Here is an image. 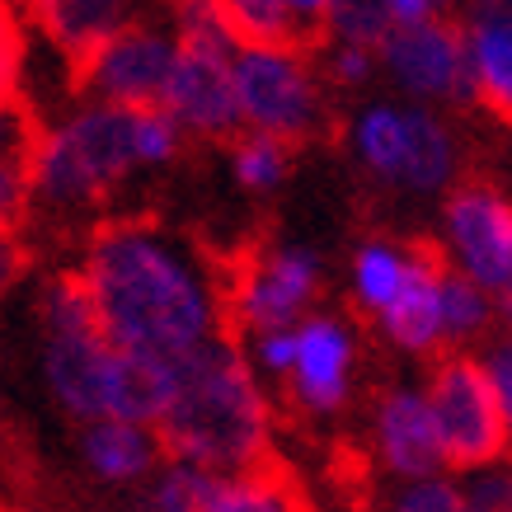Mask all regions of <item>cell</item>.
Returning a JSON list of instances; mask_svg holds the SVG:
<instances>
[{"instance_id":"obj_1","label":"cell","mask_w":512,"mask_h":512,"mask_svg":"<svg viewBox=\"0 0 512 512\" xmlns=\"http://www.w3.org/2000/svg\"><path fill=\"white\" fill-rule=\"evenodd\" d=\"M80 282L104 339L123 353L184 357L226 334V278L146 217L104 221L85 245Z\"/></svg>"},{"instance_id":"obj_2","label":"cell","mask_w":512,"mask_h":512,"mask_svg":"<svg viewBox=\"0 0 512 512\" xmlns=\"http://www.w3.org/2000/svg\"><path fill=\"white\" fill-rule=\"evenodd\" d=\"M156 433L170 461L217 480L273 461V404L235 334H217L179 357V386Z\"/></svg>"},{"instance_id":"obj_3","label":"cell","mask_w":512,"mask_h":512,"mask_svg":"<svg viewBox=\"0 0 512 512\" xmlns=\"http://www.w3.org/2000/svg\"><path fill=\"white\" fill-rule=\"evenodd\" d=\"M137 170V113L80 104L38 132L29 165L33 212H52V217L90 212L94 202H104Z\"/></svg>"},{"instance_id":"obj_4","label":"cell","mask_w":512,"mask_h":512,"mask_svg":"<svg viewBox=\"0 0 512 512\" xmlns=\"http://www.w3.org/2000/svg\"><path fill=\"white\" fill-rule=\"evenodd\" d=\"M38 367L52 404L80 428L94 419H109V372H113V343L99 329L94 301L85 292L80 273H52L38 287Z\"/></svg>"},{"instance_id":"obj_5","label":"cell","mask_w":512,"mask_h":512,"mask_svg":"<svg viewBox=\"0 0 512 512\" xmlns=\"http://www.w3.org/2000/svg\"><path fill=\"white\" fill-rule=\"evenodd\" d=\"M235 99L245 132L287 146L315 141L329 127L325 76L306 47H235Z\"/></svg>"},{"instance_id":"obj_6","label":"cell","mask_w":512,"mask_h":512,"mask_svg":"<svg viewBox=\"0 0 512 512\" xmlns=\"http://www.w3.org/2000/svg\"><path fill=\"white\" fill-rule=\"evenodd\" d=\"M423 400L433 409L437 442H442V456L451 470L475 475V470L503 466V456L512 451V433L480 357L442 353L428 372Z\"/></svg>"},{"instance_id":"obj_7","label":"cell","mask_w":512,"mask_h":512,"mask_svg":"<svg viewBox=\"0 0 512 512\" xmlns=\"http://www.w3.org/2000/svg\"><path fill=\"white\" fill-rule=\"evenodd\" d=\"M320 287H325V264L306 245H268L259 254H245L226 278V325L249 339L296 329L311 315Z\"/></svg>"},{"instance_id":"obj_8","label":"cell","mask_w":512,"mask_h":512,"mask_svg":"<svg viewBox=\"0 0 512 512\" xmlns=\"http://www.w3.org/2000/svg\"><path fill=\"white\" fill-rule=\"evenodd\" d=\"M179 38V33H174ZM160 109L198 141H235L240 99H235V43L231 33H184Z\"/></svg>"},{"instance_id":"obj_9","label":"cell","mask_w":512,"mask_h":512,"mask_svg":"<svg viewBox=\"0 0 512 512\" xmlns=\"http://www.w3.org/2000/svg\"><path fill=\"white\" fill-rule=\"evenodd\" d=\"M174 38L170 19H137L132 29L94 47L90 57L76 66V85L85 104H109V109H160L165 85L174 71Z\"/></svg>"},{"instance_id":"obj_10","label":"cell","mask_w":512,"mask_h":512,"mask_svg":"<svg viewBox=\"0 0 512 512\" xmlns=\"http://www.w3.org/2000/svg\"><path fill=\"white\" fill-rule=\"evenodd\" d=\"M442 254L456 273L498 296L512 282V198L489 179H461L442 202Z\"/></svg>"},{"instance_id":"obj_11","label":"cell","mask_w":512,"mask_h":512,"mask_svg":"<svg viewBox=\"0 0 512 512\" xmlns=\"http://www.w3.org/2000/svg\"><path fill=\"white\" fill-rule=\"evenodd\" d=\"M376 62L395 80V90L409 94L414 104H475V76H470L466 29L447 15L419 29H395L376 47Z\"/></svg>"},{"instance_id":"obj_12","label":"cell","mask_w":512,"mask_h":512,"mask_svg":"<svg viewBox=\"0 0 512 512\" xmlns=\"http://www.w3.org/2000/svg\"><path fill=\"white\" fill-rule=\"evenodd\" d=\"M357 339L353 325L339 315H306L296 325V362L287 372V395L306 414H339L353 395Z\"/></svg>"},{"instance_id":"obj_13","label":"cell","mask_w":512,"mask_h":512,"mask_svg":"<svg viewBox=\"0 0 512 512\" xmlns=\"http://www.w3.org/2000/svg\"><path fill=\"white\" fill-rule=\"evenodd\" d=\"M372 447L381 470H390L404 484L437 480L447 470V456H442V442H437V428H433V409L423 400V390L395 386L376 400Z\"/></svg>"},{"instance_id":"obj_14","label":"cell","mask_w":512,"mask_h":512,"mask_svg":"<svg viewBox=\"0 0 512 512\" xmlns=\"http://www.w3.org/2000/svg\"><path fill=\"white\" fill-rule=\"evenodd\" d=\"M24 10L33 29H43L47 43L80 66L94 47L146 19V0H24Z\"/></svg>"},{"instance_id":"obj_15","label":"cell","mask_w":512,"mask_h":512,"mask_svg":"<svg viewBox=\"0 0 512 512\" xmlns=\"http://www.w3.org/2000/svg\"><path fill=\"white\" fill-rule=\"evenodd\" d=\"M447 254L442 245H428L419 240V264H414V278L404 282V292L395 296V306H390L376 329L386 334L395 348L414 357H428V353H447L442 348V278H447Z\"/></svg>"},{"instance_id":"obj_16","label":"cell","mask_w":512,"mask_h":512,"mask_svg":"<svg viewBox=\"0 0 512 512\" xmlns=\"http://www.w3.org/2000/svg\"><path fill=\"white\" fill-rule=\"evenodd\" d=\"M80 461L99 484L141 489L170 456L160 447L156 428H137L123 419H94L80 428Z\"/></svg>"},{"instance_id":"obj_17","label":"cell","mask_w":512,"mask_h":512,"mask_svg":"<svg viewBox=\"0 0 512 512\" xmlns=\"http://www.w3.org/2000/svg\"><path fill=\"white\" fill-rule=\"evenodd\" d=\"M179 386V357H151V353H123L113 348L109 372V419L137 423V428H160L165 409Z\"/></svg>"},{"instance_id":"obj_18","label":"cell","mask_w":512,"mask_h":512,"mask_svg":"<svg viewBox=\"0 0 512 512\" xmlns=\"http://www.w3.org/2000/svg\"><path fill=\"white\" fill-rule=\"evenodd\" d=\"M461 29L475 76V104H484L498 123H512V19L480 0Z\"/></svg>"},{"instance_id":"obj_19","label":"cell","mask_w":512,"mask_h":512,"mask_svg":"<svg viewBox=\"0 0 512 512\" xmlns=\"http://www.w3.org/2000/svg\"><path fill=\"white\" fill-rule=\"evenodd\" d=\"M456 179V137L451 127L423 104H404V160L395 188L404 193H442Z\"/></svg>"},{"instance_id":"obj_20","label":"cell","mask_w":512,"mask_h":512,"mask_svg":"<svg viewBox=\"0 0 512 512\" xmlns=\"http://www.w3.org/2000/svg\"><path fill=\"white\" fill-rule=\"evenodd\" d=\"M414 264H419V240H362L353 254V301L362 315H381L395 306V296L404 292V282L414 278Z\"/></svg>"},{"instance_id":"obj_21","label":"cell","mask_w":512,"mask_h":512,"mask_svg":"<svg viewBox=\"0 0 512 512\" xmlns=\"http://www.w3.org/2000/svg\"><path fill=\"white\" fill-rule=\"evenodd\" d=\"M43 127L33 123V113L24 104L0 109V235H19L24 217L33 212V146H38Z\"/></svg>"},{"instance_id":"obj_22","label":"cell","mask_w":512,"mask_h":512,"mask_svg":"<svg viewBox=\"0 0 512 512\" xmlns=\"http://www.w3.org/2000/svg\"><path fill=\"white\" fill-rule=\"evenodd\" d=\"M207 512H315V503L301 489V480L273 456L268 466L212 484Z\"/></svg>"},{"instance_id":"obj_23","label":"cell","mask_w":512,"mask_h":512,"mask_svg":"<svg viewBox=\"0 0 512 512\" xmlns=\"http://www.w3.org/2000/svg\"><path fill=\"white\" fill-rule=\"evenodd\" d=\"M348 146L372 179L395 188V174L404 160V104H367L348 123Z\"/></svg>"},{"instance_id":"obj_24","label":"cell","mask_w":512,"mask_h":512,"mask_svg":"<svg viewBox=\"0 0 512 512\" xmlns=\"http://www.w3.org/2000/svg\"><path fill=\"white\" fill-rule=\"evenodd\" d=\"M235 47H311L287 0H212Z\"/></svg>"},{"instance_id":"obj_25","label":"cell","mask_w":512,"mask_h":512,"mask_svg":"<svg viewBox=\"0 0 512 512\" xmlns=\"http://www.w3.org/2000/svg\"><path fill=\"white\" fill-rule=\"evenodd\" d=\"M489 320H494V296L475 287L466 273L447 268V278H442V348L466 353L475 339H484Z\"/></svg>"},{"instance_id":"obj_26","label":"cell","mask_w":512,"mask_h":512,"mask_svg":"<svg viewBox=\"0 0 512 512\" xmlns=\"http://www.w3.org/2000/svg\"><path fill=\"white\" fill-rule=\"evenodd\" d=\"M217 475L193 470L184 461H165V466L132 494V512H207Z\"/></svg>"},{"instance_id":"obj_27","label":"cell","mask_w":512,"mask_h":512,"mask_svg":"<svg viewBox=\"0 0 512 512\" xmlns=\"http://www.w3.org/2000/svg\"><path fill=\"white\" fill-rule=\"evenodd\" d=\"M231 174L245 193H278L292 174V146L259 132H240L231 141Z\"/></svg>"},{"instance_id":"obj_28","label":"cell","mask_w":512,"mask_h":512,"mask_svg":"<svg viewBox=\"0 0 512 512\" xmlns=\"http://www.w3.org/2000/svg\"><path fill=\"white\" fill-rule=\"evenodd\" d=\"M395 33L390 24V0H334L325 19V43H357V47H381Z\"/></svg>"},{"instance_id":"obj_29","label":"cell","mask_w":512,"mask_h":512,"mask_svg":"<svg viewBox=\"0 0 512 512\" xmlns=\"http://www.w3.org/2000/svg\"><path fill=\"white\" fill-rule=\"evenodd\" d=\"M24 62H29V29L19 15V0H0V109L19 104Z\"/></svg>"},{"instance_id":"obj_30","label":"cell","mask_w":512,"mask_h":512,"mask_svg":"<svg viewBox=\"0 0 512 512\" xmlns=\"http://www.w3.org/2000/svg\"><path fill=\"white\" fill-rule=\"evenodd\" d=\"M381 71L372 47H357V43H325L320 52V76L329 85H339V90H362L367 80Z\"/></svg>"},{"instance_id":"obj_31","label":"cell","mask_w":512,"mask_h":512,"mask_svg":"<svg viewBox=\"0 0 512 512\" xmlns=\"http://www.w3.org/2000/svg\"><path fill=\"white\" fill-rule=\"evenodd\" d=\"M390 512H466V498L451 480H419L404 484L400 494L390 498Z\"/></svg>"},{"instance_id":"obj_32","label":"cell","mask_w":512,"mask_h":512,"mask_svg":"<svg viewBox=\"0 0 512 512\" xmlns=\"http://www.w3.org/2000/svg\"><path fill=\"white\" fill-rule=\"evenodd\" d=\"M461 498H466V512H512V466L475 470Z\"/></svg>"},{"instance_id":"obj_33","label":"cell","mask_w":512,"mask_h":512,"mask_svg":"<svg viewBox=\"0 0 512 512\" xmlns=\"http://www.w3.org/2000/svg\"><path fill=\"white\" fill-rule=\"evenodd\" d=\"M249 367L264 376H278V381H287V372H292L296 362V329H273V334H254L245 348Z\"/></svg>"},{"instance_id":"obj_34","label":"cell","mask_w":512,"mask_h":512,"mask_svg":"<svg viewBox=\"0 0 512 512\" xmlns=\"http://www.w3.org/2000/svg\"><path fill=\"white\" fill-rule=\"evenodd\" d=\"M480 362H484V372H489V381H494L498 404H503V419H508V433H512V339L494 343Z\"/></svg>"},{"instance_id":"obj_35","label":"cell","mask_w":512,"mask_h":512,"mask_svg":"<svg viewBox=\"0 0 512 512\" xmlns=\"http://www.w3.org/2000/svg\"><path fill=\"white\" fill-rule=\"evenodd\" d=\"M447 0H390V24L395 29H419V24H433L442 19Z\"/></svg>"},{"instance_id":"obj_36","label":"cell","mask_w":512,"mask_h":512,"mask_svg":"<svg viewBox=\"0 0 512 512\" xmlns=\"http://www.w3.org/2000/svg\"><path fill=\"white\" fill-rule=\"evenodd\" d=\"M24 268H29V249H24V240H19V235H0V296L24 278Z\"/></svg>"},{"instance_id":"obj_37","label":"cell","mask_w":512,"mask_h":512,"mask_svg":"<svg viewBox=\"0 0 512 512\" xmlns=\"http://www.w3.org/2000/svg\"><path fill=\"white\" fill-rule=\"evenodd\" d=\"M287 10L296 15L306 43H315V38H325V19H329V10H334V0H287Z\"/></svg>"},{"instance_id":"obj_38","label":"cell","mask_w":512,"mask_h":512,"mask_svg":"<svg viewBox=\"0 0 512 512\" xmlns=\"http://www.w3.org/2000/svg\"><path fill=\"white\" fill-rule=\"evenodd\" d=\"M494 315H498V320H503V325L512 329V282H508V287H503V292L494 296Z\"/></svg>"},{"instance_id":"obj_39","label":"cell","mask_w":512,"mask_h":512,"mask_svg":"<svg viewBox=\"0 0 512 512\" xmlns=\"http://www.w3.org/2000/svg\"><path fill=\"white\" fill-rule=\"evenodd\" d=\"M484 5H494L498 15H508V19H512V0H484Z\"/></svg>"},{"instance_id":"obj_40","label":"cell","mask_w":512,"mask_h":512,"mask_svg":"<svg viewBox=\"0 0 512 512\" xmlns=\"http://www.w3.org/2000/svg\"><path fill=\"white\" fill-rule=\"evenodd\" d=\"M470 5H480V0H470Z\"/></svg>"},{"instance_id":"obj_41","label":"cell","mask_w":512,"mask_h":512,"mask_svg":"<svg viewBox=\"0 0 512 512\" xmlns=\"http://www.w3.org/2000/svg\"><path fill=\"white\" fill-rule=\"evenodd\" d=\"M0 512H5V508H0Z\"/></svg>"}]
</instances>
